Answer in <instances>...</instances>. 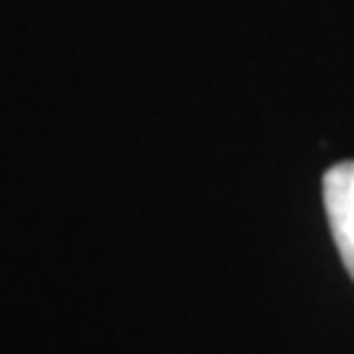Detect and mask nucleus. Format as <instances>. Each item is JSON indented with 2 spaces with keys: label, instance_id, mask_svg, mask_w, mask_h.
<instances>
[{
  "label": "nucleus",
  "instance_id": "obj_1",
  "mask_svg": "<svg viewBox=\"0 0 354 354\" xmlns=\"http://www.w3.org/2000/svg\"><path fill=\"white\" fill-rule=\"evenodd\" d=\"M322 194H325V214H328L335 246L342 253L348 276L354 279V161L328 167L322 180Z\"/></svg>",
  "mask_w": 354,
  "mask_h": 354
}]
</instances>
